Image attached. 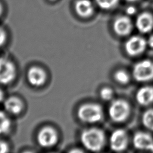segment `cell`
<instances>
[{
    "label": "cell",
    "mask_w": 153,
    "mask_h": 153,
    "mask_svg": "<svg viewBox=\"0 0 153 153\" xmlns=\"http://www.w3.org/2000/svg\"><path fill=\"white\" fill-rule=\"evenodd\" d=\"M81 141L87 149L92 152H99L105 145V133L99 128H86L81 134Z\"/></svg>",
    "instance_id": "cell-1"
},
{
    "label": "cell",
    "mask_w": 153,
    "mask_h": 153,
    "mask_svg": "<svg viewBox=\"0 0 153 153\" xmlns=\"http://www.w3.org/2000/svg\"><path fill=\"white\" fill-rule=\"evenodd\" d=\"M77 115L81 121L85 123L93 124L102 119L103 112L100 105L94 103H87L79 107Z\"/></svg>",
    "instance_id": "cell-2"
},
{
    "label": "cell",
    "mask_w": 153,
    "mask_h": 153,
    "mask_svg": "<svg viewBox=\"0 0 153 153\" xmlns=\"http://www.w3.org/2000/svg\"><path fill=\"white\" fill-rule=\"evenodd\" d=\"M131 113L130 103L125 99L114 100L108 108V115L111 120L115 123H123L127 120Z\"/></svg>",
    "instance_id": "cell-3"
},
{
    "label": "cell",
    "mask_w": 153,
    "mask_h": 153,
    "mask_svg": "<svg viewBox=\"0 0 153 153\" xmlns=\"http://www.w3.org/2000/svg\"><path fill=\"white\" fill-rule=\"evenodd\" d=\"M132 76L139 82L152 81L153 62L149 59H143L137 62L133 67Z\"/></svg>",
    "instance_id": "cell-4"
},
{
    "label": "cell",
    "mask_w": 153,
    "mask_h": 153,
    "mask_svg": "<svg viewBox=\"0 0 153 153\" xmlns=\"http://www.w3.org/2000/svg\"><path fill=\"white\" fill-rule=\"evenodd\" d=\"M147 46V41L143 37L133 35L126 41L124 50L129 56L136 57L142 54Z\"/></svg>",
    "instance_id": "cell-5"
},
{
    "label": "cell",
    "mask_w": 153,
    "mask_h": 153,
    "mask_svg": "<svg viewBox=\"0 0 153 153\" xmlns=\"http://www.w3.org/2000/svg\"><path fill=\"white\" fill-rule=\"evenodd\" d=\"M129 139L127 131L123 128L114 130L109 138L111 149L115 152H122L126 150L128 145Z\"/></svg>",
    "instance_id": "cell-6"
},
{
    "label": "cell",
    "mask_w": 153,
    "mask_h": 153,
    "mask_svg": "<svg viewBox=\"0 0 153 153\" xmlns=\"http://www.w3.org/2000/svg\"><path fill=\"white\" fill-rule=\"evenodd\" d=\"M58 139L57 131L50 126L44 127L37 134V141L39 145L44 148L53 147L57 143Z\"/></svg>",
    "instance_id": "cell-7"
},
{
    "label": "cell",
    "mask_w": 153,
    "mask_h": 153,
    "mask_svg": "<svg viewBox=\"0 0 153 153\" xmlns=\"http://www.w3.org/2000/svg\"><path fill=\"white\" fill-rule=\"evenodd\" d=\"M16 75L14 63L5 57H0V84L7 85L11 83Z\"/></svg>",
    "instance_id": "cell-8"
},
{
    "label": "cell",
    "mask_w": 153,
    "mask_h": 153,
    "mask_svg": "<svg viewBox=\"0 0 153 153\" xmlns=\"http://www.w3.org/2000/svg\"><path fill=\"white\" fill-rule=\"evenodd\" d=\"M114 32L119 36H126L131 32L133 25L128 16H120L117 17L112 25Z\"/></svg>",
    "instance_id": "cell-9"
},
{
    "label": "cell",
    "mask_w": 153,
    "mask_h": 153,
    "mask_svg": "<svg viewBox=\"0 0 153 153\" xmlns=\"http://www.w3.org/2000/svg\"><path fill=\"white\" fill-rule=\"evenodd\" d=\"M133 145L137 149L153 152V137L148 133L137 131L133 136Z\"/></svg>",
    "instance_id": "cell-10"
},
{
    "label": "cell",
    "mask_w": 153,
    "mask_h": 153,
    "mask_svg": "<svg viewBox=\"0 0 153 153\" xmlns=\"http://www.w3.org/2000/svg\"><path fill=\"white\" fill-rule=\"evenodd\" d=\"M135 26L141 33H148L153 29V14L148 11L140 13L136 17Z\"/></svg>",
    "instance_id": "cell-11"
},
{
    "label": "cell",
    "mask_w": 153,
    "mask_h": 153,
    "mask_svg": "<svg viewBox=\"0 0 153 153\" xmlns=\"http://www.w3.org/2000/svg\"><path fill=\"white\" fill-rule=\"evenodd\" d=\"M47 78L45 71L38 66L31 67L27 73L28 82L30 85L36 87L43 85L46 82Z\"/></svg>",
    "instance_id": "cell-12"
},
{
    "label": "cell",
    "mask_w": 153,
    "mask_h": 153,
    "mask_svg": "<svg viewBox=\"0 0 153 153\" xmlns=\"http://www.w3.org/2000/svg\"><path fill=\"white\" fill-rule=\"evenodd\" d=\"M135 98L139 105L147 106L153 103V86L145 85L140 87L136 93Z\"/></svg>",
    "instance_id": "cell-13"
},
{
    "label": "cell",
    "mask_w": 153,
    "mask_h": 153,
    "mask_svg": "<svg viewBox=\"0 0 153 153\" xmlns=\"http://www.w3.org/2000/svg\"><path fill=\"white\" fill-rule=\"evenodd\" d=\"M74 8L78 16L82 18H88L94 13V7L90 0H76L74 4Z\"/></svg>",
    "instance_id": "cell-14"
},
{
    "label": "cell",
    "mask_w": 153,
    "mask_h": 153,
    "mask_svg": "<svg viewBox=\"0 0 153 153\" xmlns=\"http://www.w3.org/2000/svg\"><path fill=\"white\" fill-rule=\"evenodd\" d=\"M4 107L8 113L12 115H18L22 111L23 104L18 97H10L5 100Z\"/></svg>",
    "instance_id": "cell-15"
},
{
    "label": "cell",
    "mask_w": 153,
    "mask_h": 153,
    "mask_svg": "<svg viewBox=\"0 0 153 153\" xmlns=\"http://www.w3.org/2000/svg\"><path fill=\"white\" fill-rule=\"evenodd\" d=\"M142 123L146 128L153 131V108L148 109L143 113Z\"/></svg>",
    "instance_id": "cell-16"
},
{
    "label": "cell",
    "mask_w": 153,
    "mask_h": 153,
    "mask_svg": "<svg viewBox=\"0 0 153 153\" xmlns=\"http://www.w3.org/2000/svg\"><path fill=\"white\" fill-rule=\"evenodd\" d=\"M114 78L115 81L120 84H127L130 80L129 74L124 69H118L114 74Z\"/></svg>",
    "instance_id": "cell-17"
},
{
    "label": "cell",
    "mask_w": 153,
    "mask_h": 153,
    "mask_svg": "<svg viewBox=\"0 0 153 153\" xmlns=\"http://www.w3.org/2000/svg\"><path fill=\"white\" fill-rule=\"evenodd\" d=\"M11 121L8 117L0 111V135L8 133L11 128Z\"/></svg>",
    "instance_id": "cell-18"
},
{
    "label": "cell",
    "mask_w": 153,
    "mask_h": 153,
    "mask_svg": "<svg viewBox=\"0 0 153 153\" xmlns=\"http://www.w3.org/2000/svg\"><path fill=\"white\" fill-rule=\"evenodd\" d=\"M97 5L102 10H111L117 7L120 0H95Z\"/></svg>",
    "instance_id": "cell-19"
},
{
    "label": "cell",
    "mask_w": 153,
    "mask_h": 153,
    "mask_svg": "<svg viewBox=\"0 0 153 153\" xmlns=\"http://www.w3.org/2000/svg\"><path fill=\"white\" fill-rule=\"evenodd\" d=\"M100 97L104 101H109L112 100L114 97V92L112 88L109 87H104L100 90Z\"/></svg>",
    "instance_id": "cell-20"
},
{
    "label": "cell",
    "mask_w": 153,
    "mask_h": 153,
    "mask_svg": "<svg viewBox=\"0 0 153 153\" xmlns=\"http://www.w3.org/2000/svg\"><path fill=\"white\" fill-rule=\"evenodd\" d=\"M7 39V34L3 28L0 27V47L3 45Z\"/></svg>",
    "instance_id": "cell-21"
},
{
    "label": "cell",
    "mask_w": 153,
    "mask_h": 153,
    "mask_svg": "<svg viewBox=\"0 0 153 153\" xmlns=\"http://www.w3.org/2000/svg\"><path fill=\"white\" fill-rule=\"evenodd\" d=\"M137 9L133 5H129L126 8V13L127 16H133L136 14Z\"/></svg>",
    "instance_id": "cell-22"
},
{
    "label": "cell",
    "mask_w": 153,
    "mask_h": 153,
    "mask_svg": "<svg viewBox=\"0 0 153 153\" xmlns=\"http://www.w3.org/2000/svg\"><path fill=\"white\" fill-rule=\"evenodd\" d=\"M8 151L9 146L8 144L2 140H0V153H5Z\"/></svg>",
    "instance_id": "cell-23"
},
{
    "label": "cell",
    "mask_w": 153,
    "mask_h": 153,
    "mask_svg": "<svg viewBox=\"0 0 153 153\" xmlns=\"http://www.w3.org/2000/svg\"><path fill=\"white\" fill-rule=\"evenodd\" d=\"M146 41H147L148 46H149L151 48H153V34L151 35L148 37V38L146 40Z\"/></svg>",
    "instance_id": "cell-24"
},
{
    "label": "cell",
    "mask_w": 153,
    "mask_h": 153,
    "mask_svg": "<svg viewBox=\"0 0 153 153\" xmlns=\"http://www.w3.org/2000/svg\"><path fill=\"white\" fill-rule=\"evenodd\" d=\"M3 99H4V93L2 90L0 88V102L2 101Z\"/></svg>",
    "instance_id": "cell-25"
},
{
    "label": "cell",
    "mask_w": 153,
    "mask_h": 153,
    "mask_svg": "<svg viewBox=\"0 0 153 153\" xmlns=\"http://www.w3.org/2000/svg\"><path fill=\"white\" fill-rule=\"evenodd\" d=\"M2 12H3V7H2L1 3L0 2V16H1Z\"/></svg>",
    "instance_id": "cell-26"
},
{
    "label": "cell",
    "mask_w": 153,
    "mask_h": 153,
    "mask_svg": "<svg viewBox=\"0 0 153 153\" xmlns=\"http://www.w3.org/2000/svg\"><path fill=\"white\" fill-rule=\"evenodd\" d=\"M126 1L128 2H136V1H137L138 0H126Z\"/></svg>",
    "instance_id": "cell-27"
},
{
    "label": "cell",
    "mask_w": 153,
    "mask_h": 153,
    "mask_svg": "<svg viewBox=\"0 0 153 153\" xmlns=\"http://www.w3.org/2000/svg\"><path fill=\"white\" fill-rule=\"evenodd\" d=\"M50 1H57V0H48Z\"/></svg>",
    "instance_id": "cell-28"
}]
</instances>
